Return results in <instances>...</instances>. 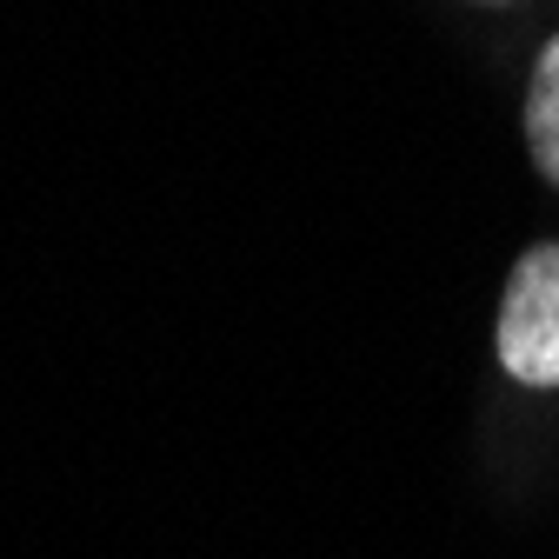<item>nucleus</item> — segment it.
Here are the masks:
<instances>
[{
	"mask_svg": "<svg viewBox=\"0 0 559 559\" xmlns=\"http://www.w3.org/2000/svg\"><path fill=\"white\" fill-rule=\"evenodd\" d=\"M500 367L526 386H559V247H533L513 266L500 307Z\"/></svg>",
	"mask_w": 559,
	"mask_h": 559,
	"instance_id": "nucleus-1",
	"label": "nucleus"
},
{
	"mask_svg": "<svg viewBox=\"0 0 559 559\" xmlns=\"http://www.w3.org/2000/svg\"><path fill=\"white\" fill-rule=\"evenodd\" d=\"M526 140H533V160H539V174L559 187V40L539 53L533 100H526Z\"/></svg>",
	"mask_w": 559,
	"mask_h": 559,
	"instance_id": "nucleus-2",
	"label": "nucleus"
}]
</instances>
